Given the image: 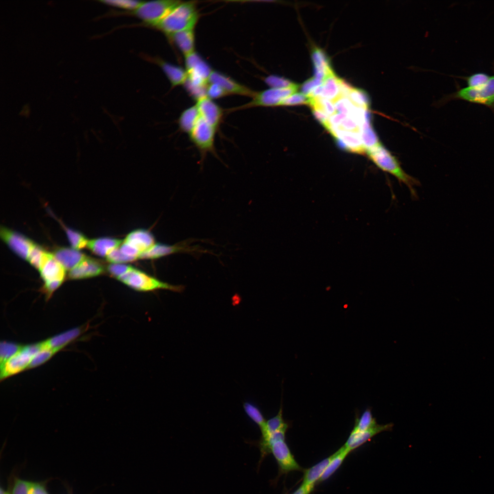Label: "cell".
I'll list each match as a JSON object with an SVG mask.
<instances>
[{
    "instance_id": "obj_10",
    "label": "cell",
    "mask_w": 494,
    "mask_h": 494,
    "mask_svg": "<svg viewBox=\"0 0 494 494\" xmlns=\"http://www.w3.org/2000/svg\"><path fill=\"white\" fill-rule=\"evenodd\" d=\"M313 125H322L330 128L342 141L358 142L379 147L384 140L373 131L362 127L346 117L325 107L318 106Z\"/></svg>"
},
{
    "instance_id": "obj_21",
    "label": "cell",
    "mask_w": 494,
    "mask_h": 494,
    "mask_svg": "<svg viewBox=\"0 0 494 494\" xmlns=\"http://www.w3.org/2000/svg\"><path fill=\"white\" fill-rule=\"evenodd\" d=\"M150 3L156 6L184 14L201 16L204 14L215 1L198 0H158Z\"/></svg>"
},
{
    "instance_id": "obj_4",
    "label": "cell",
    "mask_w": 494,
    "mask_h": 494,
    "mask_svg": "<svg viewBox=\"0 0 494 494\" xmlns=\"http://www.w3.org/2000/svg\"><path fill=\"white\" fill-rule=\"evenodd\" d=\"M270 1L240 0L215 2L199 21L222 37L233 39Z\"/></svg>"
},
{
    "instance_id": "obj_30",
    "label": "cell",
    "mask_w": 494,
    "mask_h": 494,
    "mask_svg": "<svg viewBox=\"0 0 494 494\" xmlns=\"http://www.w3.org/2000/svg\"><path fill=\"white\" fill-rule=\"evenodd\" d=\"M179 374L185 381L205 388L208 387L211 381V378L204 372L185 362L180 368Z\"/></svg>"
},
{
    "instance_id": "obj_19",
    "label": "cell",
    "mask_w": 494,
    "mask_h": 494,
    "mask_svg": "<svg viewBox=\"0 0 494 494\" xmlns=\"http://www.w3.org/2000/svg\"><path fill=\"white\" fill-rule=\"evenodd\" d=\"M265 369L253 368L243 366H231L221 375L213 379L208 388H230L240 386L270 375Z\"/></svg>"
},
{
    "instance_id": "obj_12",
    "label": "cell",
    "mask_w": 494,
    "mask_h": 494,
    "mask_svg": "<svg viewBox=\"0 0 494 494\" xmlns=\"http://www.w3.org/2000/svg\"><path fill=\"white\" fill-rule=\"evenodd\" d=\"M80 382L97 405L108 404L130 386L117 375L101 371L86 373Z\"/></svg>"
},
{
    "instance_id": "obj_36",
    "label": "cell",
    "mask_w": 494,
    "mask_h": 494,
    "mask_svg": "<svg viewBox=\"0 0 494 494\" xmlns=\"http://www.w3.org/2000/svg\"><path fill=\"white\" fill-rule=\"evenodd\" d=\"M108 494H121V493H120V492H117V491H115V492L110 493H108Z\"/></svg>"
},
{
    "instance_id": "obj_23",
    "label": "cell",
    "mask_w": 494,
    "mask_h": 494,
    "mask_svg": "<svg viewBox=\"0 0 494 494\" xmlns=\"http://www.w3.org/2000/svg\"><path fill=\"white\" fill-rule=\"evenodd\" d=\"M66 377L60 368L50 364L45 374L40 390L51 401L58 404Z\"/></svg>"
},
{
    "instance_id": "obj_14",
    "label": "cell",
    "mask_w": 494,
    "mask_h": 494,
    "mask_svg": "<svg viewBox=\"0 0 494 494\" xmlns=\"http://www.w3.org/2000/svg\"><path fill=\"white\" fill-rule=\"evenodd\" d=\"M277 85L292 78L291 44H280L252 53Z\"/></svg>"
},
{
    "instance_id": "obj_35",
    "label": "cell",
    "mask_w": 494,
    "mask_h": 494,
    "mask_svg": "<svg viewBox=\"0 0 494 494\" xmlns=\"http://www.w3.org/2000/svg\"><path fill=\"white\" fill-rule=\"evenodd\" d=\"M489 193L494 198V188L489 191Z\"/></svg>"
},
{
    "instance_id": "obj_15",
    "label": "cell",
    "mask_w": 494,
    "mask_h": 494,
    "mask_svg": "<svg viewBox=\"0 0 494 494\" xmlns=\"http://www.w3.org/2000/svg\"><path fill=\"white\" fill-rule=\"evenodd\" d=\"M183 360L165 356H154L132 361L130 370L143 381L157 385L168 375L178 370Z\"/></svg>"
},
{
    "instance_id": "obj_11",
    "label": "cell",
    "mask_w": 494,
    "mask_h": 494,
    "mask_svg": "<svg viewBox=\"0 0 494 494\" xmlns=\"http://www.w3.org/2000/svg\"><path fill=\"white\" fill-rule=\"evenodd\" d=\"M152 397L142 389L129 386L106 405L103 414L107 419H122L147 414L155 408Z\"/></svg>"
},
{
    "instance_id": "obj_13",
    "label": "cell",
    "mask_w": 494,
    "mask_h": 494,
    "mask_svg": "<svg viewBox=\"0 0 494 494\" xmlns=\"http://www.w3.org/2000/svg\"><path fill=\"white\" fill-rule=\"evenodd\" d=\"M185 363L198 368L211 380L232 366L229 353L224 347L214 344L197 347L190 353Z\"/></svg>"
},
{
    "instance_id": "obj_18",
    "label": "cell",
    "mask_w": 494,
    "mask_h": 494,
    "mask_svg": "<svg viewBox=\"0 0 494 494\" xmlns=\"http://www.w3.org/2000/svg\"><path fill=\"white\" fill-rule=\"evenodd\" d=\"M300 172L294 156L276 165L268 178L270 193L283 202L290 193L300 177Z\"/></svg>"
},
{
    "instance_id": "obj_2",
    "label": "cell",
    "mask_w": 494,
    "mask_h": 494,
    "mask_svg": "<svg viewBox=\"0 0 494 494\" xmlns=\"http://www.w3.org/2000/svg\"><path fill=\"white\" fill-rule=\"evenodd\" d=\"M277 86L281 114L277 126L286 143L295 152L310 144L309 132L319 106L292 78Z\"/></svg>"
},
{
    "instance_id": "obj_5",
    "label": "cell",
    "mask_w": 494,
    "mask_h": 494,
    "mask_svg": "<svg viewBox=\"0 0 494 494\" xmlns=\"http://www.w3.org/2000/svg\"><path fill=\"white\" fill-rule=\"evenodd\" d=\"M448 128L427 132H410L384 138L377 151L363 158L344 165V167L386 160H412L420 158L427 148L445 139Z\"/></svg>"
},
{
    "instance_id": "obj_9",
    "label": "cell",
    "mask_w": 494,
    "mask_h": 494,
    "mask_svg": "<svg viewBox=\"0 0 494 494\" xmlns=\"http://www.w3.org/2000/svg\"><path fill=\"white\" fill-rule=\"evenodd\" d=\"M58 405L67 424L83 420L95 421L97 414V403L79 381L69 377L62 384Z\"/></svg>"
},
{
    "instance_id": "obj_25",
    "label": "cell",
    "mask_w": 494,
    "mask_h": 494,
    "mask_svg": "<svg viewBox=\"0 0 494 494\" xmlns=\"http://www.w3.org/2000/svg\"><path fill=\"white\" fill-rule=\"evenodd\" d=\"M464 146L453 139H442L423 152L420 158H442L462 156Z\"/></svg>"
},
{
    "instance_id": "obj_8",
    "label": "cell",
    "mask_w": 494,
    "mask_h": 494,
    "mask_svg": "<svg viewBox=\"0 0 494 494\" xmlns=\"http://www.w3.org/2000/svg\"><path fill=\"white\" fill-rule=\"evenodd\" d=\"M294 158L301 175L325 195L335 177V165L311 144L295 151Z\"/></svg>"
},
{
    "instance_id": "obj_27",
    "label": "cell",
    "mask_w": 494,
    "mask_h": 494,
    "mask_svg": "<svg viewBox=\"0 0 494 494\" xmlns=\"http://www.w3.org/2000/svg\"><path fill=\"white\" fill-rule=\"evenodd\" d=\"M310 144L316 149L327 148L342 143L338 137L328 127L313 125L309 132Z\"/></svg>"
},
{
    "instance_id": "obj_33",
    "label": "cell",
    "mask_w": 494,
    "mask_h": 494,
    "mask_svg": "<svg viewBox=\"0 0 494 494\" xmlns=\"http://www.w3.org/2000/svg\"><path fill=\"white\" fill-rule=\"evenodd\" d=\"M95 421L83 420L67 424L66 434L71 442L75 443L92 426Z\"/></svg>"
},
{
    "instance_id": "obj_31",
    "label": "cell",
    "mask_w": 494,
    "mask_h": 494,
    "mask_svg": "<svg viewBox=\"0 0 494 494\" xmlns=\"http://www.w3.org/2000/svg\"><path fill=\"white\" fill-rule=\"evenodd\" d=\"M480 145L494 150V110L488 115L484 125L480 128Z\"/></svg>"
},
{
    "instance_id": "obj_3",
    "label": "cell",
    "mask_w": 494,
    "mask_h": 494,
    "mask_svg": "<svg viewBox=\"0 0 494 494\" xmlns=\"http://www.w3.org/2000/svg\"><path fill=\"white\" fill-rule=\"evenodd\" d=\"M176 419L195 432L210 437L238 434L270 437L274 433L271 429L259 428L244 423L198 399Z\"/></svg>"
},
{
    "instance_id": "obj_7",
    "label": "cell",
    "mask_w": 494,
    "mask_h": 494,
    "mask_svg": "<svg viewBox=\"0 0 494 494\" xmlns=\"http://www.w3.org/2000/svg\"><path fill=\"white\" fill-rule=\"evenodd\" d=\"M2 358L27 384L40 389L45 374L50 363L29 349L1 340L0 346Z\"/></svg>"
},
{
    "instance_id": "obj_32",
    "label": "cell",
    "mask_w": 494,
    "mask_h": 494,
    "mask_svg": "<svg viewBox=\"0 0 494 494\" xmlns=\"http://www.w3.org/2000/svg\"><path fill=\"white\" fill-rule=\"evenodd\" d=\"M468 168L473 178L487 191L494 175L478 164L468 163Z\"/></svg>"
},
{
    "instance_id": "obj_28",
    "label": "cell",
    "mask_w": 494,
    "mask_h": 494,
    "mask_svg": "<svg viewBox=\"0 0 494 494\" xmlns=\"http://www.w3.org/2000/svg\"><path fill=\"white\" fill-rule=\"evenodd\" d=\"M485 121L470 115L457 122L451 130L453 139L461 143L473 131L481 128Z\"/></svg>"
},
{
    "instance_id": "obj_29",
    "label": "cell",
    "mask_w": 494,
    "mask_h": 494,
    "mask_svg": "<svg viewBox=\"0 0 494 494\" xmlns=\"http://www.w3.org/2000/svg\"><path fill=\"white\" fill-rule=\"evenodd\" d=\"M196 399L185 395H167L161 400V405L170 416L176 418L188 409Z\"/></svg>"
},
{
    "instance_id": "obj_1",
    "label": "cell",
    "mask_w": 494,
    "mask_h": 494,
    "mask_svg": "<svg viewBox=\"0 0 494 494\" xmlns=\"http://www.w3.org/2000/svg\"><path fill=\"white\" fill-rule=\"evenodd\" d=\"M297 27L291 2H270L232 40L252 54L271 46L291 43Z\"/></svg>"
},
{
    "instance_id": "obj_20",
    "label": "cell",
    "mask_w": 494,
    "mask_h": 494,
    "mask_svg": "<svg viewBox=\"0 0 494 494\" xmlns=\"http://www.w3.org/2000/svg\"><path fill=\"white\" fill-rule=\"evenodd\" d=\"M96 342L110 373L118 375L130 368L132 361L124 351L105 342Z\"/></svg>"
},
{
    "instance_id": "obj_16",
    "label": "cell",
    "mask_w": 494,
    "mask_h": 494,
    "mask_svg": "<svg viewBox=\"0 0 494 494\" xmlns=\"http://www.w3.org/2000/svg\"><path fill=\"white\" fill-rule=\"evenodd\" d=\"M259 130L277 126L281 114L279 105L239 89H233Z\"/></svg>"
},
{
    "instance_id": "obj_34",
    "label": "cell",
    "mask_w": 494,
    "mask_h": 494,
    "mask_svg": "<svg viewBox=\"0 0 494 494\" xmlns=\"http://www.w3.org/2000/svg\"><path fill=\"white\" fill-rule=\"evenodd\" d=\"M493 188H494V176H493V178L491 186V187L487 190V191L489 192V191L491 189H493Z\"/></svg>"
},
{
    "instance_id": "obj_17",
    "label": "cell",
    "mask_w": 494,
    "mask_h": 494,
    "mask_svg": "<svg viewBox=\"0 0 494 494\" xmlns=\"http://www.w3.org/2000/svg\"><path fill=\"white\" fill-rule=\"evenodd\" d=\"M467 89L471 99V114L485 121L494 110V90L488 79L480 72L472 71L468 75Z\"/></svg>"
},
{
    "instance_id": "obj_24",
    "label": "cell",
    "mask_w": 494,
    "mask_h": 494,
    "mask_svg": "<svg viewBox=\"0 0 494 494\" xmlns=\"http://www.w3.org/2000/svg\"><path fill=\"white\" fill-rule=\"evenodd\" d=\"M161 391L167 395H185L198 392L205 388L204 386L193 385L185 381L178 371L166 376L159 384Z\"/></svg>"
},
{
    "instance_id": "obj_22",
    "label": "cell",
    "mask_w": 494,
    "mask_h": 494,
    "mask_svg": "<svg viewBox=\"0 0 494 494\" xmlns=\"http://www.w3.org/2000/svg\"><path fill=\"white\" fill-rule=\"evenodd\" d=\"M397 122L401 128L410 132H431L444 126L432 119L413 113H405L399 115L397 118Z\"/></svg>"
},
{
    "instance_id": "obj_6",
    "label": "cell",
    "mask_w": 494,
    "mask_h": 494,
    "mask_svg": "<svg viewBox=\"0 0 494 494\" xmlns=\"http://www.w3.org/2000/svg\"><path fill=\"white\" fill-rule=\"evenodd\" d=\"M325 194L300 175L283 204L302 231L303 236L311 229L322 231V208Z\"/></svg>"
},
{
    "instance_id": "obj_26",
    "label": "cell",
    "mask_w": 494,
    "mask_h": 494,
    "mask_svg": "<svg viewBox=\"0 0 494 494\" xmlns=\"http://www.w3.org/2000/svg\"><path fill=\"white\" fill-rule=\"evenodd\" d=\"M463 157L467 163L478 164L494 174V150L480 145L464 146Z\"/></svg>"
}]
</instances>
